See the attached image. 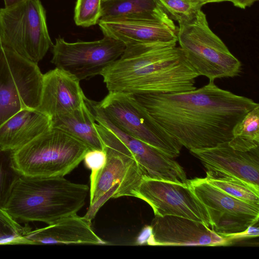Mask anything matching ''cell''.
<instances>
[{
    "label": "cell",
    "instance_id": "1",
    "mask_svg": "<svg viewBox=\"0 0 259 259\" xmlns=\"http://www.w3.org/2000/svg\"><path fill=\"white\" fill-rule=\"evenodd\" d=\"M132 95L190 150L229 142L236 123L259 106L250 98L220 88L213 81L188 92Z\"/></svg>",
    "mask_w": 259,
    "mask_h": 259
},
{
    "label": "cell",
    "instance_id": "2",
    "mask_svg": "<svg viewBox=\"0 0 259 259\" xmlns=\"http://www.w3.org/2000/svg\"><path fill=\"white\" fill-rule=\"evenodd\" d=\"M108 92L165 94L196 89L199 76L176 44L136 43L125 46L120 57L101 75Z\"/></svg>",
    "mask_w": 259,
    "mask_h": 259
},
{
    "label": "cell",
    "instance_id": "3",
    "mask_svg": "<svg viewBox=\"0 0 259 259\" xmlns=\"http://www.w3.org/2000/svg\"><path fill=\"white\" fill-rule=\"evenodd\" d=\"M89 188L64 177L20 176L3 209L16 220L48 225L76 214L84 206Z\"/></svg>",
    "mask_w": 259,
    "mask_h": 259
},
{
    "label": "cell",
    "instance_id": "4",
    "mask_svg": "<svg viewBox=\"0 0 259 259\" xmlns=\"http://www.w3.org/2000/svg\"><path fill=\"white\" fill-rule=\"evenodd\" d=\"M89 149L65 131L51 127L13 152V165L21 176L64 177L83 160Z\"/></svg>",
    "mask_w": 259,
    "mask_h": 259
},
{
    "label": "cell",
    "instance_id": "5",
    "mask_svg": "<svg viewBox=\"0 0 259 259\" xmlns=\"http://www.w3.org/2000/svg\"><path fill=\"white\" fill-rule=\"evenodd\" d=\"M178 23L177 34L180 47L200 76L214 81L239 75L241 62L211 30L201 10L191 19Z\"/></svg>",
    "mask_w": 259,
    "mask_h": 259
},
{
    "label": "cell",
    "instance_id": "6",
    "mask_svg": "<svg viewBox=\"0 0 259 259\" xmlns=\"http://www.w3.org/2000/svg\"><path fill=\"white\" fill-rule=\"evenodd\" d=\"M95 127L106 153V162L97 180L84 217L92 221L110 198L134 196L144 174L132 153L107 127L98 123Z\"/></svg>",
    "mask_w": 259,
    "mask_h": 259
},
{
    "label": "cell",
    "instance_id": "7",
    "mask_svg": "<svg viewBox=\"0 0 259 259\" xmlns=\"http://www.w3.org/2000/svg\"><path fill=\"white\" fill-rule=\"evenodd\" d=\"M53 45L40 0L0 9V46L37 64Z\"/></svg>",
    "mask_w": 259,
    "mask_h": 259
},
{
    "label": "cell",
    "instance_id": "8",
    "mask_svg": "<svg viewBox=\"0 0 259 259\" xmlns=\"http://www.w3.org/2000/svg\"><path fill=\"white\" fill-rule=\"evenodd\" d=\"M97 104L108 120L124 133L170 157L174 158L179 155L182 145L132 95L108 92Z\"/></svg>",
    "mask_w": 259,
    "mask_h": 259
},
{
    "label": "cell",
    "instance_id": "9",
    "mask_svg": "<svg viewBox=\"0 0 259 259\" xmlns=\"http://www.w3.org/2000/svg\"><path fill=\"white\" fill-rule=\"evenodd\" d=\"M43 74L37 64L0 46V125L22 110L38 108Z\"/></svg>",
    "mask_w": 259,
    "mask_h": 259
},
{
    "label": "cell",
    "instance_id": "10",
    "mask_svg": "<svg viewBox=\"0 0 259 259\" xmlns=\"http://www.w3.org/2000/svg\"><path fill=\"white\" fill-rule=\"evenodd\" d=\"M52 47L51 63L56 68L81 81L101 75L106 68L120 57L125 45L104 35L97 40L74 42H67L59 37Z\"/></svg>",
    "mask_w": 259,
    "mask_h": 259
},
{
    "label": "cell",
    "instance_id": "11",
    "mask_svg": "<svg viewBox=\"0 0 259 259\" xmlns=\"http://www.w3.org/2000/svg\"><path fill=\"white\" fill-rule=\"evenodd\" d=\"M192 191L205 207L210 229L226 238L258 223L259 206L233 197L211 185L206 178L188 180Z\"/></svg>",
    "mask_w": 259,
    "mask_h": 259
},
{
    "label": "cell",
    "instance_id": "12",
    "mask_svg": "<svg viewBox=\"0 0 259 259\" xmlns=\"http://www.w3.org/2000/svg\"><path fill=\"white\" fill-rule=\"evenodd\" d=\"M133 197L149 204L155 215L183 217L200 222L210 229L207 210L188 182L181 184L144 177Z\"/></svg>",
    "mask_w": 259,
    "mask_h": 259
},
{
    "label": "cell",
    "instance_id": "13",
    "mask_svg": "<svg viewBox=\"0 0 259 259\" xmlns=\"http://www.w3.org/2000/svg\"><path fill=\"white\" fill-rule=\"evenodd\" d=\"M150 245L218 246L228 241L203 224L176 215H155Z\"/></svg>",
    "mask_w": 259,
    "mask_h": 259
},
{
    "label": "cell",
    "instance_id": "14",
    "mask_svg": "<svg viewBox=\"0 0 259 259\" xmlns=\"http://www.w3.org/2000/svg\"><path fill=\"white\" fill-rule=\"evenodd\" d=\"M97 121L109 129L126 146L137 160L145 177L181 184L187 183L185 172L173 158L124 133L104 115H100Z\"/></svg>",
    "mask_w": 259,
    "mask_h": 259
},
{
    "label": "cell",
    "instance_id": "15",
    "mask_svg": "<svg viewBox=\"0 0 259 259\" xmlns=\"http://www.w3.org/2000/svg\"><path fill=\"white\" fill-rule=\"evenodd\" d=\"M190 151L206 168L225 172L259 188V147L241 151L232 148L227 142Z\"/></svg>",
    "mask_w": 259,
    "mask_h": 259
},
{
    "label": "cell",
    "instance_id": "16",
    "mask_svg": "<svg viewBox=\"0 0 259 259\" xmlns=\"http://www.w3.org/2000/svg\"><path fill=\"white\" fill-rule=\"evenodd\" d=\"M79 82L72 75L57 68L44 74L37 109L52 119L81 107L87 98Z\"/></svg>",
    "mask_w": 259,
    "mask_h": 259
},
{
    "label": "cell",
    "instance_id": "17",
    "mask_svg": "<svg viewBox=\"0 0 259 259\" xmlns=\"http://www.w3.org/2000/svg\"><path fill=\"white\" fill-rule=\"evenodd\" d=\"M30 244H105L94 232L91 221L74 214L47 226L31 230L25 236Z\"/></svg>",
    "mask_w": 259,
    "mask_h": 259
},
{
    "label": "cell",
    "instance_id": "18",
    "mask_svg": "<svg viewBox=\"0 0 259 259\" xmlns=\"http://www.w3.org/2000/svg\"><path fill=\"white\" fill-rule=\"evenodd\" d=\"M105 36L119 40L125 46L136 43L176 44V31L165 24L142 20L116 19L99 21Z\"/></svg>",
    "mask_w": 259,
    "mask_h": 259
},
{
    "label": "cell",
    "instance_id": "19",
    "mask_svg": "<svg viewBox=\"0 0 259 259\" xmlns=\"http://www.w3.org/2000/svg\"><path fill=\"white\" fill-rule=\"evenodd\" d=\"M51 127L50 117L37 109L22 110L0 125V148L14 152Z\"/></svg>",
    "mask_w": 259,
    "mask_h": 259
},
{
    "label": "cell",
    "instance_id": "20",
    "mask_svg": "<svg viewBox=\"0 0 259 259\" xmlns=\"http://www.w3.org/2000/svg\"><path fill=\"white\" fill-rule=\"evenodd\" d=\"M116 19L160 23L177 32L178 28L159 0H101L99 21Z\"/></svg>",
    "mask_w": 259,
    "mask_h": 259
},
{
    "label": "cell",
    "instance_id": "21",
    "mask_svg": "<svg viewBox=\"0 0 259 259\" xmlns=\"http://www.w3.org/2000/svg\"><path fill=\"white\" fill-rule=\"evenodd\" d=\"M52 127L58 128L77 139L90 149L104 150L95 126L94 117L86 102L81 107L51 119Z\"/></svg>",
    "mask_w": 259,
    "mask_h": 259
},
{
    "label": "cell",
    "instance_id": "22",
    "mask_svg": "<svg viewBox=\"0 0 259 259\" xmlns=\"http://www.w3.org/2000/svg\"><path fill=\"white\" fill-rule=\"evenodd\" d=\"M207 169L205 178L211 185L233 197L259 206V188L225 172Z\"/></svg>",
    "mask_w": 259,
    "mask_h": 259
},
{
    "label": "cell",
    "instance_id": "23",
    "mask_svg": "<svg viewBox=\"0 0 259 259\" xmlns=\"http://www.w3.org/2000/svg\"><path fill=\"white\" fill-rule=\"evenodd\" d=\"M228 144L234 149L241 151L259 147V106L249 111L236 123Z\"/></svg>",
    "mask_w": 259,
    "mask_h": 259
},
{
    "label": "cell",
    "instance_id": "24",
    "mask_svg": "<svg viewBox=\"0 0 259 259\" xmlns=\"http://www.w3.org/2000/svg\"><path fill=\"white\" fill-rule=\"evenodd\" d=\"M32 228L20 225L3 208H0V245L30 244L25 236Z\"/></svg>",
    "mask_w": 259,
    "mask_h": 259
},
{
    "label": "cell",
    "instance_id": "25",
    "mask_svg": "<svg viewBox=\"0 0 259 259\" xmlns=\"http://www.w3.org/2000/svg\"><path fill=\"white\" fill-rule=\"evenodd\" d=\"M13 152L0 148V208H3L12 189L20 176L15 170Z\"/></svg>",
    "mask_w": 259,
    "mask_h": 259
},
{
    "label": "cell",
    "instance_id": "26",
    "mask_svg": "<svg viewBox=\"0 0 259 259\" xmlns=\"http://www.w3.org/2000/svg\"><path fill=\"white\" fill-rule=\"evenodd\" d=\"M170 18L178 22L193 17L205 5L195 0H159Z\"/></svg>",
    "mask_w": 259,
    "mask_h": 259
},
{
    "label": "cell",
    "instance_id": "27",
    "mask_svg": "<svg viewBox=\"0 0 259 259\" xmlns=\"http://www.w3.org/2000/svg\"><path fill=\"white\" fill-rule=\"evenodd\" d=\"M101 13V0H77L74 20L77 26L89 27L98 24Z\"/></svg>",
    "mask_w": 259,
    "mask_h": 259
},
{
    "label": "cell",
    "instance_id": "28",
    "mask_svg": "<svg viewBox=\"0 0 259 259\" xmlns=\"http://www.w3.org/2000/svg\"><path fill=\"white\" fill-rule=\"evenodd\" d=\"M106 153L104 150L89 149L83 160L85 165L91 170L90 176V196L92 197L98 176L106 162Z\"/></svg>",
    "mask_w": 259,
    "mask_h": 259
},
{
    "label": "cell",
    "instance_id": "29",
    "mask_svg": "<svg viewBox=\"0 0 259 259\" xmlns=\"http://www.w3.org/2000/svg\"><path fill=\"white\" fill-rule=\"evenodd\" d=\"M255 225L250 226L246 230L242 232L226 237V238L228 241H229L231 240H239L243 238L257 237L259 234L258 227V226H254Z\"/></svg>",
    "mask_w": 259,
    "mask_h": 259
},
{
    "label": "cell",
    "instance_id": "30",
    "mask_svg": "<svg viewBox=\"0 0 259 259\" xmlns=\"http://www.w3.org/2000/svg\"><path fill=\"white\" fill-rule=\"evenodd\" d=\"M152 234V227L151 226H145L137 236L135 244L136 245H143L147 244L148 240Z\"/></svg>",
    "mask_w": 259,
    "mask_h": 259
},
{
    "label": "cell",
    "instance_id": "31",
    "mask_svg": "<svg viewBox=\"0 0 259 259\" xmlns=\"http://www.w3.org/2000/svg\"><path fill=\"white\" fill-rule=\"evenodd\" d=\"M258 0H231L230 2L234 6L241 9H245L251 6L254 2Z\"/></svg>",
    "mask_w": 259,
    "mask_h": 259
},
{
    "label": "cell",
    "instance_id": "32",
    "mask_svg": "<svg viewBox=\"0 0 259 259\" xmlns=\"http://www.w3.org/2000/svg\"><path fill=\"white\" fill-rule=\"evenodd\" d=\"M23 0H4L5 7H9L22 2Z\"/></svg>",
    "mask_w": 259,
    "mask_h": 259
},
{
    "label": "cell",
    "instance_id": "33",
    "mask_svg": "<svg viewBox=\"0 0 259 259\" xmlns=\"http://www.w3.org/2000/svg\"><path fill=\"white\" fill-rule=\"evenodd\" d=\"M197 1H200L203 2L205 4L209 3H215V2H225V1H229L230 2L231 0H195Z\"/></svg>",
    "mask_w": 259,
    "mask_h": 259
}]
</instances>
